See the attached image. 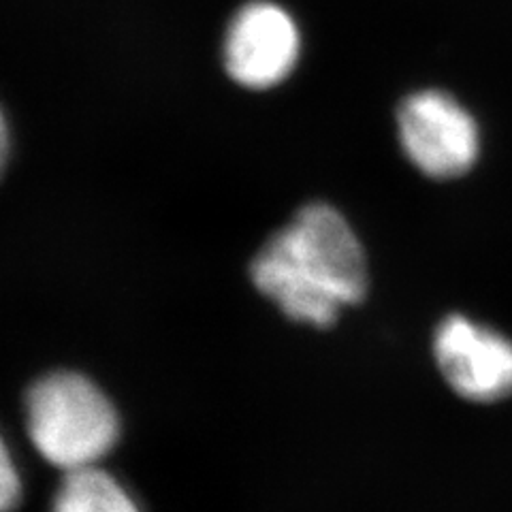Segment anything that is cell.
<instances>
[{"instance_id":"cell-5","label":"cell","mask_w":512,"mask_h":512,"mask_svg":"<svg viewBox=\"0 0 512 512\" xmlns=\"http://www.w3.org/2000/svg\"><path fill=\"white\" fill-rule=\"evenodd\" d=\"M299 30L280 5L254 0L235 13L224 37V67L233 82L252 90L274 88L293 73Z\"/></svg>"},{"instance_id":"cell-1","label":"cell","mask_w":512,"mask_h":512,"mask_svg":"<svg viewBox=\"0 0 512 512\" xmlns=\"http://www.w3.org/2000/svg\"><path fill=\"white\" fill-rule=\"evenodd\" d=\"M259 291L297 323L331 327L367 293L359 237L327 203H310L269 237L250 267Z\"/></svg>"},{"instance_id":"cell-4","label":"cell","mask_w":512,"mask_h":512,"mask_svg":"<svg viewBox=\"0 0 512 512\" xmlns=\"http://www.w3.org/2000/svg\"><path fill=\"white\" fill-rule=\"evenodd\" d=\"M434 359L457 395L493 404L512 395V340L468 316H446L434 333Z\"/></svg>"},{"instance_id":"cell-8","label":"cell","mask_w":512,"mask_h":512,"mask_svg":"<svg viewBox=\"0 0 512 512\" xmlns=\"http://www.w3.org/2000/svg\"><path fill=\"white\" fill-rule=\"evenodd\" d=\"M9 158V128L5 122L3 111H0V173H3Z\"/></svg>"},{"instance_id":"cell-2","label":"cell","mask_w":512,"mask_h":512,"mask_svg":"<svg viewBox=\"0 0 512 512\" xmlns=\"http://www.w3.org/2000/svg\"><path fill=\"white\" fill-rule=\"evenodd\" d=\"M26 431L39 455L67 474L101 466L120 438V419L90 378L54 372L26 395Z\"/></svg>"},{"instance_id":"cell-3","label":"cell","mask_w":512,"mask_h":512,"mask_svg":"<svg viewBox=\"0 0 512 512\" xmlns=\"http://www.w3.org/2000/svg\"><path fill=\"white\" fill-rule=\"evenodd\" d=\"M397 133L410 163L434 180L468 173L480 154L474 116L451 94L421 90L397 109Z\"/></svg>"},{"instance_id":"cell-6","label":"cell","mask_w":512,"mask_h":512,"mask_svg":"<svg viewBox=\"0 0 512 512\" xmlns=\"http://www.w3.org/2000/svg\"><path fill=\"white\" fill-rule=\"evenodd\" d=\"M50 512H141V508L116 476L94 466L64 474Z\"/></svg>"},{"instance_id":"cell-7","label":"cell","mask_w":512,"mask_h":512,"mask_svg":"<svg viewBox=\"0 0 512 512\" xmlns=\"http://www.w3.org/2000/svg\"><path fill=\"white\" fill-rule=\"evenodd\" d=\"M22 500V478L5 440L0 438V512H13Z\"/></svg>"}]
</instances>
